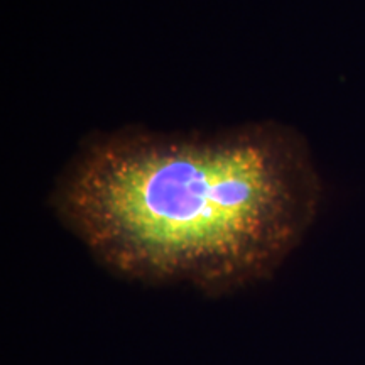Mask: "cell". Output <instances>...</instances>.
Here are the masks:
<instances>
[{
  "label": "cell",
  "mask_w": 365,
  "mask_h": 365,
  "mask_svg": "<svg viewBox=\"0 0 365 365\" xmlns=\"http://www.w3.org/2000/svg\"><path fill=\"white\" fill-rule=\"evenodd\" d=\"M319 202L307 140L274 120L217 134L91 135L49 200L63 225L117 276L210 294L271 276Z\"/></svg>",
  "instance_id": "obj_1"
}]
</instances>
